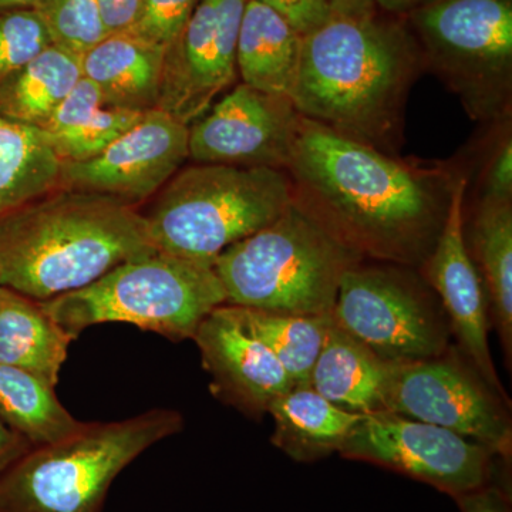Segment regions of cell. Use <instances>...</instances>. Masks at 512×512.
Segmentation results:
<instances>
[{
  "label": "cell",
  "mask_w": 512,
  "mask_h": 512,
  "mask_svg": "<svg viewBox=\"0 0 512 512\" xmlns=\"http://www.w3.org/2000/svg\"><path fill=\"white\" fill-rule=\"evenodd\" d=\"M37 0H0V12L10 9L33 8Z\"/></svg>",
  "instance_id": "cell-38"
},
{
  "label": "cell",
  "mask_w": 512,
  "mask_h": 512,
  "mask_svg": "<svg viewBox=\"0 0 512 512\" xmlns=\"http://www.w3.org/2000/svg\"><path fill=\"white\" fill-rule=\"evenodd\" d=\"M183 427L170 409L84 423L66 439L33 447L0 476V512H101L121 471Z\"/></svg>",
  "instance_id": "cell-4"
},
{
  "label": "cell",
  "mask_w": 512,
  "mask_h": 512,
  "mask_svg": "<svg viewBox=\"0 0 512 512\" xmlns=\"http://www.w3.org/2000/svg\"><path fill=\"white\" fill-rule=\"evenodd\" d=\"M232 309L242 326L274 353L293 386H309L313 366L333 325L332 313L293 315L241 306Z\"/></svg>",
  "instance_id": "cell-27"
},
{
  "label": "cell",
  "mask_w": 512,
  "mask_h": 512,
  "mask_svg": "<svg viewBox=\"0 0 512 512\" xmlns=\"http://www.w3.org/2000/svg\"><path fill=\"white\" fill-rule=\"evenodd\" d=\"M200 0H144L140 18L130 33L167 47L183 32Z\"/></svg>",
  "instance_id": "cell-30"
},
{
  "label": "cell",
  "mask_w": 512,
  "mask_h": 512,
  "mask_svg": "<svg viewBox=\"0 0 512 512\" xmlns=\"http://www.w3.org/2000/svg\"><path fill=\"white\" fill-rule=\"evenodd\" d=\"M301 119L289 97L238 84L191 124L190 158L286 171Z\"/></svg>",
  "instance_id": "cell-13"
},
{
  "label": "cell",
  "mask_w": 512,
  "mask_h": 512,
  "mask_svg": "<svg viewBox=\"0 0 512 512\" xmlns=\"http://www.w3.org/2000/svg\"><path fill=\"white\" fill-rule=\"evenodd\" d=\"M82 77L79 56L47 47L0 83V116L43 130Z\"/></svg>",
  "instance_id": "cell-25"
},
{
  "label": "cell",
  "mask_w": 512,
  "mask_h": 512,
  "mask_svg": "<svg viewBox=\"0 0 512 512\" xmlns=\"http://www.w3.org/2000/svg\"><path fill=\"white\" fill-rule=\"evenodd\" d=\"M480 201H512V138L500 141L485 168Z\"/></svg>",
  "instance_id": "cell-32"
},
{
  "label": "cell",
  "mask_w": 512,
  "mask_h": 512,
  "mask_svg": "<svg viewBox=\"0 0 512 512\" xmlns=\"http://www.w3.org/2000/svg\"><path fill=\"white\" fill-rule=\"evenodd\" d=\"M429 484L453 498L495 480L488 448L454 431L399 414H366L339 451Z\"/></svg>",
  "instance_id": "cell-11"
},
{
  "label": "cell",
  "mask_w": 512,
  "mask_h": 512,
  "mask_svg": "<svg viewBox=\"0 0 512 512\" xmlns=\"http://www.w3.org/2000/svg\"><path fill=\"white\" fill-rule=\"evenodd\" d=\"M141 212L157 251L215 262L292 204L291 178L268 167L197 164L178 171Z\"/></svg>",
  "instance_id": "cell-6"
},
{
  "label": "cell",
  "mask_w": 512,
  "mask_h": 512,
  "mask_svg": "<svg viewBox=\"0 0 512 512\" xmlns=\"http://www.w3.org/2000/svg\"><path fill=\"white\" fill-rule=\"evenodd\" d=\"M0 420L32 447L66 439L84 424L60 403L55 386L8 365H0Z\"/></svg>",
  "instance_id": "cell-26"
},
{
  "label": "cell",
  "mask_w": 512,
  "mask_h": 512,
  "mask_svg": "<svg viewBox=\"0 0 512 512\" xmlns=\"http://www.w3.org/2000/svg\"><path fill=\"white\" fill-rule=\"evenodd\" d=\"M407 16L424 67L439 74L471 119H507L512 100V0H431Z\"/></svg>",
  "instance_id": "cell-8"
},
{
  "label": "cell",
  "mask_w": 512,
  "mask_h": 512,
  "mask_svg": "<svg viewBox=\"0 0 512 512\" xmlns=\"http://www.w3.org/2000/svg\"><path fill=\"white\" fill-rule=\"evenodd\" d=\"M471 245L487 293L491 322L507 365L512 356V201H480L471 225ZM470 249V248H468Z\"/></svg>",
  "instance_id": "cell-24"
},
{
  "label": "cell",
  "mask_w": 512,
  "mask_h": 512,
  "mask_svg": "<svg viewBox=\"0 0 512 512\" xmlns=\"http://www.w3.org/2000/svg\"><path fill=\"white\" fill-rule=\"evenodd\" d=\"M286 173L293 200L362 259L420 269L457 175L397 160L302 117Z\"/></svg>",
  "instance_id": "cell-1"
},
{
  "label": "cell",
  "mask_w": 512,
  "mask_h": 512,
  "mask_svg": "<svg viewBox=\"0 0 512 512\" xmlns=\"http://www.w3.org/2000/svg\"><path fill=\"white\" fill-rule=\"evenodd\" d=\"M164 52L133 33H110L80 57L83 77L110 106L146 113L158 109Z\"/></svg>",
  "instance_id": "cell-17"
},
{
  "label": "cell",
  "mask_w": 512,
  "mask_h": 512,
  "mask_svg": "<svg viewBox=\"0 0 512 512\" xmlns=\"http://www.w3.org/2000/svg\"><path fill=\"white\" fill-rule=\"evenodd\" d=\"M429 2L431 0H373L376 8L393 13V15H409L414 9L420 8V6Z\"/></svg>",
  "instance_id": "cell-37"
},
{
  "label": "cell",
  "mask_w": 512,
  "mask_h": 512,
  "mask_svg": "<svg viewBox=\"0 0 512 512\" xmlns=\"http://www.w3.org/2000/svg\"><path fill=\"white\" fill-rule=\"evenodd\" d=\"M338 328L386 365L443 355L450 323L439 296L419 269L359 262L345 272L332 311Z\"/></svg>",
  "instance_id": "cell-9"
},
{
  "label": "cell",
  "mask_w": 512,
  "mask_h": 512,
  "mask_svg": "<svg viewBox=\"0 0 512 512\" xmlns=\"http://www.w3.org/2000/svg\"><path fill=\"white\" fill-rule=\"evenodd\" d=\"M192 340L212 377V394L252 419H261L293 387L274 353L242 326L231 305L202 320Z\"/></svg>",
  "instance_id": "cell-16"
},
{
  "label": "cell",
  "mask_w": 512,
  "mask_h": 512,
  "mask_svg": "<svg viewBox=\"0 0 512 512\" xmlns=\"http://www.w3.org/2000/svg\"><path fill=\"white\" fill-rule=\"evenodd\" d=\"M32 448L25 437L20 436L0 420V476Z\"/></svg>",
  "instance_id": "cell-35"
},
{
  "label": "cell",
  "mask_w": 512,
  "mask_h": 512,
  "mask_svg": "<svg viewBox=\"0 0 512 512\" xmlns=\"http://www.w3.org/2000/svg\"><path fill=\"white\" fill-rule=\"evenodd\" d=\"M42 303L72 338L101 323H130L171 342L194 338L202 320L227 305L214 262L157 251L117 266L79 291Z\"/></svg>",
  "instance_id": "cell-7"
},
{
  "label": "cell",
  "mask_w": 512,
  "mask_h": 512,
  "mask_svg": "<svg viewBox=\"0 0 512 512\" xmlns=\"http://www.w3.org/2000/svg\"><path fill=\"white\" fill-rule=\"evenodd\" d=\"M507 403L508 397L485 382L456 346L440 356L387 367L384 412L454 431L510 464Z\"/></svg>",
  "instance_id": "cell-10"
},
{
  "label": "cell",
  "mask_w": 512,
  "mask_h": 512,
  "mask_svg": "<svg viewBox=\"0 0 512 512\" xmlns=\"http://www.w3.org/2000/svg\"><path fill=\"white\" fill-rule=\"evenodd\" d=\"M423 67L419 43L402 23L376 13L335 15L303 36L292 101L305 119L393 156Z\"/></svg>",
  "instance_id": "cell-2"
},
{
  "label": "cell",
  "mask_w": 512,
  "mask_h": 512,
  "mask_svg": "<svg viewBox=\"0 0 512 512\" xmlns=\"http://www.w3.org/2000/svg\"><path fill=\"white\" fill-rule=\"evenodd\" d=\"M303 36L275 10L248 0L237 46L242 83L292 99L301 64Z\"/></svg>",
  "instance_id": "cell-18"
},
{
  "label": "cell",
  "mask_w": 512,
  "mask_h": 512,
  "mask_svg": "<svg viewBox=\"0 0 512 512\" xmlns=\"http://www.w3.org/2000/svg\"><path fill=\"white\" fill-rule=\"evenodd\" d=\"M52 45L45 23L35 9L0 12V83Z\"/></svg>",
  "instance_id": "cell-29"
},
{
  "label": "cell",
  "mask_w": 512,
  "mask_h": 512,
  "mask_svg": "<svg viewBox=\"0 0 512 512\" xmlns=\"http://www.w3.org/2000/svg\"><path fill=\"white\" fill-rule=\"evenodd\" d=\"M461 512H512L507 484H490L454 498Z\"/></svg>",
  "instance_id": "cell-33"
},
{
  "label": "cell",
  "mask_w": 512,
  "mask_h": 512,
  "mask_svg": "<svg viewBox=\"0 0 512 512\" xmlns=\"http://www.w3.org/2000/svg\"><path fill=\"white\" fill-rule=\"evenodd\" d=\"M282 16L299 35L315 32L335 16L329 0H259Z\"/></svg>",
  "instance_id": "cell-31"
},
{
  "label": "cell",
  "mask_w": 512,
  "mask_h": 512,
  "mask_svg": "<svg viewBox=\"0 0 512 512\" xmlns=\"http://www.w3.org/2000/svg\"><path fill=\"white\" fill-rule=\"evenodd\" d=\"M109 33L130 32L140 18L144 0H97Z\"/></svg>",
  "instance_id": "cell-34"
},
{
  "label": "cell",
  "mask_w": 512,
  "mask_h": 512,
  "mask_svg": "<svg viewBox=\"0 0 512 512\" xmlns=\"http://www.w3.org/2000/svg\"><path fill=\"white\" fill-rule=\"evenodd\" d=\"M74 340L42 303L0 285V365L26 370L56 387Z\"/></svg>",
  "instance_id": "cell-20"
},
{
  "label": "cell",
  "mask_w": 512,
  "mask_h": 512,
  "mask_svg": "<svg viewBox=\"0 0 512 512\" xmlns=\"http://www.w3.org/2000/svg\"><path fill=\"white\" fill-rule=\"evenodd\" d=\"M386 363L333 322L311 373L309 386L340 409L384 412Z\"/></svg>",
  "instance_id": "cell-21"
},
{
  "label": "cell",
  "mask_w": 512,
  "mask_h": 512,
  "mask_svg": "<svg viewBox=\"0 0 512 512\" xmlns=\"http://www.w3.org/2000/svg\"><path fill=\"white\" fill-rule=\"evenodd\" d=\"M333 12L338 16H367L376 13L373 0H329Z\"/></svg>",
  "instance_id": "cell-36"
},
{
  "label": "cell",
  "mask_w": 512,
  "mask_h": 512,
  "mask_svg": "<svg viewBox=\"0 0 512 512\" xmlns=\"http://www.w3.org/2000/svg\"><path fill=\"white\" fill-rule=\"evenodd\" d=\"M33 9L45 23L53 46L73 55L82 57L110 35L97 0H37Z\"/></svg>",
  "instance_id": "cell-28"
},
{
  "label": "cell",
  "mask_w": 512,
  "mask_h": 512,
  "mask_svg": "<svg viewBox=\"0 0 512 512\" xmlns=\"http://www.w3.org/2000/svg\"><path fill=\"white\" fill-rule=\"evenodd\" d=\"M275 430L272 444L298 463L339 453L366 414L330 403L311 386H293L269 407Z\"/></svg>",
  "instance_id": "cell-19"
},
{
  "label": "cell",
  "mask_w": 512,
  "mask_h": 512,
  "mask_svg": "<svg viewBox=\"0 0 512 512\" xmlns=\"http://www.w3.org/2000/svg\"><path fill=\"white\" fill-rule=\"evenodd\" d=\"M188 134L190 127L165 111H147L97 156L62 163L60 187L106 195L137 208L190 158Z\"/></svg>",
  "instance_id": "cell-14"
},
{
  "label": "cell",
  "mask_w": 512,
  "mask_h": 512,
  "mask_svg": "<svg viewBox=\"0 0 512 512\" xmlns=\"http://www.w3.org/2000/svg\"><path fill=\"white\" fill-rule=\"evenodd\" d=\"M154 252L138 208L60 187L0 220V285L50 301Z\"/></svg>",
  "instance_id": "cell-3"
},
{
  "label": "cell",
  "mask_w": 512,
  "mask_h": 512,
  "mask_svg": "<svg viewBox=\"0 0 512 512\" xmlns=\"http://www.w3.org/2000/svg\"><path fill=\"white\" fill-rule=\"evenodd\" d=\"M467 184L466 175L457 174L443 231L419 271L439 296L460 352L476 367L485 382L508 397L498 379L488 346L490 308L487 293L464 235Z\"/></svg>",
  "instance_id": "cell-15"
},
{
  "label": "cell",
  "mask_w": 512,
  "mask_h": 512,
  "mask_svg": "<svg viewBox=\"0 0 512 512\" xmlns=\"http://www.w3.org/2000/svg\"><path fill=\"white\" fill-rule=\"evenodd\" d=\"M248 0H200L165 47L158 109L190 127L235 83L237 46Z\"/></svg>",
  "instance_id": "cell-12"
},
{
  "label": "cell",
  "mask_w": 512,
  "mask_h": 512,
  "mask_svg": "<svg viewBox=\"0 0 512 512\" xmlns=\"http://www.w3.org/2000/svg\"><path fill=\"white\" fill-rule=\"evenodd\" d=\"M365 261L298 202L215 259L227 305L293 315H328L342 276Z\"/></svg>",
  "instance_id": "cell-5"
},
{
  "label": "cell",
  "mask_w": 512,
  "mask_h": 512,
  "mask_svg": "<svg viewBox=\"0 0 512 512\" xmlns=\"http://www.w3.org/2000/svg\"><path fill=\"white\" fill-rule=\"evenodd\" d=\"M143 116L141 111L110 106L82 77L42 131L62 163L84 161L100 154Z\"/></svg>",
  "instance_id": "cell-22"
},
{
  "label": "cell",
  "mask_w": 512,
  "mask_h": 512,
  "mask_svg": "<svg viewBox=\"0 0 512 512\" xmlns=\"http://www.w3.org/2000/svg\"><path fill=\"white\" fill-rule=\"evenodd\" d=\"M60 170L45 131L0 116V220L60 188Z\"/></svg>",
  "instance_id": "cell-23"
}]
</instances>
